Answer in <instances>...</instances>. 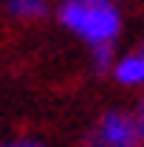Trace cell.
Wrapping results in <instances>:
<instances>
[{
  "instance_id": "cell-1",
  "label": "cell",
  "mask_w": 144,
  "mask_h": 147,
  "mask_svg": "<svg viewBox=\"0 0 144 147\" xmlns=\"http://www.w3.org/2000/svg\"><path fill=\"white\" fill-rule=\"evenodd\" d=\"M59 23L90 48H102L119 40L122 11L108 0H68L59 6Z\"/></svg>"
},
{
  "instance_id": "cell-2",
  "label": "cell",
  "mask_w": 144,
  "mask_h": 147,
  "mask_svg": "<svg viewBox=\"0 0 144 147\" xmlns=\"http://www.w3.org/2000/svg\"><path fill=\"white\" fill-rule=\"evenodd\" d=\"M90 147H141L136 119L124 110L105 113L90 136Z\"/></svg>"
},
{
  "instance_id": "cell-3",
  "label": "cell",
  "mask_w": 144,
  "mask_h": 147,
  "mask_svg": "<svg viewBox=\"0 0 144 147\" xmlns=\"http://www.w3.org/2000/svg\"><path fill=\"white\" fill-rule=\"evenodd\" d=\"M110 74H113V79L119 85H127V88L144 85V42L136 45L133 51H127L122 59H116Z\"/></svg>"
},
{
  "instance_id": "cell-4",
  "label": "cell",
  "mask_w": 144,
  "mask_h": 147,
  "mask_svg": "<svg viewBox=\"0 0 144 147\" xmlns=\"http://www.w3.org/2000/svg\"><path fill=\"white\" fill-rule=\"evenodd\" d=\"M6 9L14 17H23V20H37V17H45L48 14V6L42 0H11Z\"/></svg>"
},
{
  "instance_id": "cell-5",
  "label": "cell",
  "mask_w": 144,
  "mask_h": 147,
  "mask_svg": "<svg viewBox=\"0 0 144 147\" xmlns=\"http://www.w3.org/2000/svg\"><path fill=\"white\" fill-rule=\"evenodd\" d=\"M113 65H116V51H113V45H102V48H93V68H96L99 74L113 71Z\"/></svg>"
},
{
  "instance_id": "cell-6",
  "label": "cell",
  "mask_w": 144,
  "mask_h": 147,
  "mask_svg": "<svg viewBox=\"0 0 144 147\" xmlns=\"http://www.w3.org/2000/svg\"><path fill=\"white\" fill-rule=\"evenodd\" d=\"M136 130H139V142H141V147H144V96L139 99V108H136Z\"/></svg>"
},
{
  "instance_id": "cell-7",
  "label": "cell",
  "mask_w": 144,
  "mask_h": 147,
  "mask_svg": "<svg viewBox=\"0 0 144 147\" xmlns=\"http://www.w3.org/2000/svg\"><path fill=\"white\" fill-rule=\"evenodd\" d=\"M0 147H42V144L31 142V139H23V142H11V144H0Z\"/></svg>"
}]
</instances>
